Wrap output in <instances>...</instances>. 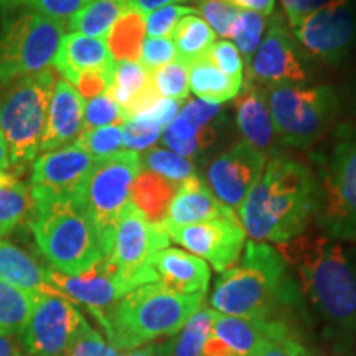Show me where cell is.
<instances>
[{"instance_id":"obj_19","label":"cell","mask_w":356,"mask_h":356,"mask_svg":"<svg viewBox=\"0 0 356 356\" xmlns=\"http://www.w3.org/2000/svg\"><path fill=\"white\" fill-rule=\"evenodd\" d=\"M84 99L66 79H56L48 106L47 124L40 142V152L68 147L83 132Z\"/></svg>"},{"instance_id":"obj_10","label":"cell","mask_w":356,"mask_h":356,"mask_svg":"<svg viewBox=\"0 0 356 356\" xmlns=\"http://www.w3.org/2000/svg\"><path fill=\"white\" fill-rule=\"evenodd\" d=\"M142 170L140 155L132 150L96 160L76 195L99 231L106 257L113 248L114 231L124 208L131 203V188Z\"/></svg>"},{"instance_id":"obj_3","label":"cell","mask_w":356,"mask_h":356,"mask_svg":"<svg viewBox=\"0 0 356 356\" xmlns=\"http://www.w3.org/2000/svg\"><path fill=\"white\" fill-rule=\"evenodd\" d=\"M210 302L218 314L289 323L302 307L300 289L286 259L277 249L252 239L244 246L241 262L218 277Z\"/></svg>"},{"instance_id":"obj_32","label":"cell","mask_w":356,"mask_h":356,"mask_svg":"<svg viewBox=\"0 0 356 356\" xmlns=\"http://www.w3.org/2000/svg\"><path fill=\"white\" fill-rule=\"evenodd\" d=\"M216 140V127L208 126L200 129L191 124L188 119L184 118L180 113L162 132L163 145L168 147L172 152L181 157H193L208 147L215 144Z\"/></svg>"},{"instance_id":"obj_6","label":"cell","mask_w":356,"mask_h":356,"mask_svg":"<svg viewBox=\"0 0 356 356\" xmlns=\"http://www.w3.org/2000/svg\"><path fill=\"white\" fill-rule=\"evenodd\" d=\"M55 83L53 68L0 83V132L17 170H24L40 152Z\"/></svg>"},{"instance_id":"obj_18","label":"cell","mask_w":356,"mask_h":356,"mask_svg":"<svg viewBox=\"0 0 356 356\" xmlns=\"http://www.w3.org/2000/svg\"><path fill=\"white\" fill-rule=\"evenodd\" d=\"M47 282L56 292L68 297L71 302L86 307L95 315V318L101 317L115 302L131 292V289L115 273V267L108 257H102L86 273L76 275L56 273L48 267Z\"/></svg>"},{"instance_id":"obj_1","label":"cell","mask_w":356,"mask_h":356,"mask_svg":"<svg viewBox=\"0 0 356 356\" xmlns=\"http://www.w3.org/2000/svg\"><path fill=\"white\" fill-rule=\"evenodd\" d=\"M318 204L317 177L305 163L275 155L239 208L252 241L284 244L304 234Z\"/></svg>"},{"instance_id":"obj_45","label":"cell","mask_w":356,"mask_h":356,"mask_svg":"<svg viewBox=\"0 0 356 356\" xmlns=\"http://www.w3.org/2000/svg\"><path fill=\"white\" fill-rule=\"evenodd\" d=\"M177 60V50L173 47L172 40L168 38H145L142 44L140 61L142 66L147 71H152L162 68L172 61Z\"/></svg>"},{"instance_id":"obj_33","label":"cell","mask_w":356,"mask_h":356,"mask_svg":"<svg viewBox=\"0 0 356 356\" xmlns=\"http://www.w3.org/2000/svg\"><path fill=\"white\" fill-rule=\"evenodd\" d=\"M215 310L200 307L184 327L167 338V356H202L204 343L211 333Z\"/></svg>"},{"instance_id":"obj_23","label":"cell","mask_w":356,"mask_h":356,"mask_svg":"<svg viewBox=\"0 0 356 356\" xmlns=\"http://www.w3.org/2000/svg\"><path fill=\"white\" fill-rule=\"evenodd\" d=\"M236 126L244 140L267 155L274 147L275 131L267 104L266 89L249 79L236 96Z\"/></svg>"},{"instance_id":"obj_12","label":"cell","mask_w":356,"mask_h":356,"mask_svg":"<svg viewBox=\"0 0 356 356\" xmlns=\"http://www.w3.org/2000/svg\"><path fill=\"white\" fill-rule=\"evenodd\" d=\"M170 238L162 225H154L129 203L124 208L114 231L113 248L108 259L115 273L131 289L157 282L152 259L159 251L168 248Z\"/></svg>"},{"instance_id":"obj_34","label":"cell","mask_w":356,"mask_h":356,"mask_svg":"<svg viewBox=\"0 0 356 356\" xmlns=\"http://www.w3.org/2000/svg\"><path fill=\"white\" fill-rule=\"evenodd\" d=\"M35 293L0 280V333L20 337L32 314Z\"/></svg>"},{"instance_id":"obj_2","label":"cell","mask_w":356,"mask_h":356,"mask_svg":"<svg viewBox=\"0 0 356 356\" xmlns=\"http://www.w3.org/2000/svg\"><path fill=\"white\" fill-rule=\"evenodd\" d=\"M277 251L322 322L340 335H355L356 252L325 234H300Z\"/></svg>"},{"instance_id":"obj_15","label":"cell","mask_w":356,"mask_h":356,"mask_svg":"<svg viewBox=\"0 0 356 356\" xmlns=\"http://www.w3.org/2000/svg\"><path fill=\"white\" fill-rule=\"evenodd\" d=\"M266 163L267 155L246 140L238 142L210 163L207 170L208 188L222 204L233 211L239 210L264 172Z\"/></svg>"},{"instance_id":"obj_50","label":"cell","mask_w":356,"mask_h":356,"mask_svg":"<svg viewBox=\"0 0 356 356\" xmlns=\"http://www.w3.org/2000/svg\"><path fill=\"white\" fill-rule=\"evenodd\" d=\"M181 109V101L168 99V97H159L152 106H149L144 113L137 114L136 118H144L147 121L157 124V126L165 129L173 119L177 118Z\"/></svg>"},{"instance_id":"obj_54","label":"cell","mask_w":356,"mask_h":356,"mask_svg":"<svg viewBox=\"0 0 356 356\" xmlns=\"http://www.w3.org/2000/svg\"><path fill=\"white\" fill-rule=\"evenodd\" d=\"M118 356H167L165 351V341L162 343H147L144 346H139V348H134V350H127V351H119Z\"/></svg>"},{"instance_id":"obj_35","label":"cell","mask_w":356,"mask_h":356,"mask_svg":"<svg viewBox=\"0 0 356 356\" xmlns=\"http://www.w3.org/2000/svg\"><path fill=\"white\" fill-rule=\"evenodd\" d=\"M140 165L175 184H184L195 175V167L188 159L167 149L145 150L140 157Z\"/></svg>"},{"instance_id":"obj_40","label":"cell","mask_w":356,"mask_h":356,"mask_svg":"<svg viewBox=\"0 0 356 356\" xmlns=\"http://www.w3.org/2000/svg\"><path fill=\"white\" fill-rule=\"evenodd\" d=\"M195 12L202 13V19L210 25V29L220 37H228L238 19L241 8L226 0H193Z\"/></svg>"},{"instance_id":"obj_14","label":"cell","mask_w":356,"mask_h":356,"mask_svg":"<svg viewBox=\"0 0 356 356\" xmlns=\"http://www.w3.org/2000/svg\"><path fill=\"white\" fill-rule=\"evenodd\" d=\"M163 229L172 241L188 249L200 259L210 262L220 274L239 261L246 239L239 220H213Z\"/></svg>"},{"instance_id":"obj_25","label":"cell","mask_w":356,"mask_h":356,"mask_svg":"<svg viewBox=\"0 0 356 356\" xmlns=\"http://www.w3.org/2000/svg\"><path fill=\"white\" fill-rule=\"evenodd\" d=\"M48 267L10 241L0 238V280L29 292L51 289L47 282Z\"/></svg>"},{"instance_id":"obj_47","label":"cell","mask_w":356,"mask_h":356,"mask_svg":"<svg viewBox=\"0 0 356 356\" xmlns=\"http://www.w3.org/2000/svg\"><path fill=\"white\" fill-rule=\"evenodd\" d=\"M119 351L114 350L99 333L92 330L91 327L86 328V332L78 338L73 348L68 351L66 356H118Z\"/></svg>"},{"instance_id":"obj_11","label":"cell","mask_w":356,"mask_h":356,"mask_svg":"<svg viewBox=\"0 0 356 356\" xmlns=\"http://www.w3.org/2000/svg\"><path fill=\"white\" fill-rule=\"evenodd\" d=\"M88 327L74 302L48 289L35 293L32 314L19 338L32 356H66Z\"/></svg>"},{"instance_id":"obj_17","label":"cell","mask_w":356,"mask_h":356,"mask_svg":"<svg viewBox=\"0 0 356 356\" xmlns=\"http://www.w3.org/2000/svg\"><path fill=\"white\" fill-rule=\"evenodd\" d=\"M251 81L269 84H293L307 79L297 44L286 22L275 15L267 25V33L248 63Z\"/></svg>"},{"instance_id":"obj_51","label":"cell","mask_w":356,"mask_h":356,"mask_svg":"<svg viewBox=\"0 0 356 356\" xmlns=\"http://www.w3.org/2000/svg\"><path fill=\"white\" fill-rule=\"evenodd\" d=\"M328 2H332V0H280L284 15H286L287 24L291 25L292 30L299 26L302 20L307 19L310 13L317 12Z\"/></svg>"},{"instance_id":"obj_38","label":"cell","mask_w":356,"mask_h":356,"mask_svg":"<svg viewBox=\"0 0 356 356\" xmlns=\"http://www.w3.org/2000/svg\"><path fill=\"white\" fill-rule=\"evenodd\" d=\"M74 145L83 149L96 160L106 159L109 155L121 152L124 147L122 127L121 126H106L97 129L83 131L74 140Z\"/></svg>"},{"instance_id":"obj_41","label":"cell","mask_w":356,"mask_h":356,"mask_svg":"<svg viewBox=\"0 0 356 356\" xmlns=\"http://www.w3.org/2000/svg\"><path fill=\"white\" fill-rule=\"evenodd\" d=\"M124 122H126V115L108 92L92 97L84 106L83 131L106 126H119V124Z\"/></svg>"},{"instance_id":"obj_9","label":"cell","mask_w":356,"mask_h":356,"mask_svg":"<svg viewBox=\"0 0 356 356\" xmlns=\"http://www.w3.org/2000/svg\"><path fill=\"white\" fill-rule=\"evenodd\" d=\"M66 25L37 12L17 10L0 30V83L51 68Z\"/></svg>"},{"instance_id":"obj_53","label":"cell","mask_w":356,"mask_h":356,"mask_svg":"<svg viewBox=\"0 0 356 356\" xmlns=\"http://www.w3.org/2000/svg\"><path fill=\"white\" fill-rule=\"evenodd\" d=\"M24 346L20 343V338L15 335L0 333V356H24Z\"/></svg>"},{"instance_id":"obj_44","label":"cell","mask_w":356,"mask_h":356,"mask_svg":"<svg viewBox=\"0 0 356 356\" xmlns=\"http://www.w3.org/2000/svg\"><path fill=\"white\" fill-rule=\"evenodd\" d=\"M208 58L211 63L221 70L226 76L233 78L234 81L243 83L244 79V60L239 55L238 48L231 42L226 40H220L211 44L210 51H208Z\"/></svg>"},{"instance_id":"obj_48","label":"cell","mask_w":356,"mask_h":356,"mask_svg":"<svg viewBox=\"0 0 356 356\" xmlns=\"http://www.w3.org/2000/svg\"><path fill=\"white\" fill-rule=\"evenodd\" d=\"M113 70H92L83 73L74 83L83 99H92L104 95L113 83Z\"/></svg>"},{"instance_id":"obj_20","label":"cell","mask_w":356,"mask_h":356,"mask_svg":"<svg viewBox=\"0 0 356 356\" xmlns=\"http://www.w3.org/2000/svg\"><path fill=\"white\" fill-rule=\"evenodd\" d=\"M211 335L220 340L234 356H248L262 341L299 337V333L293 323L284 320L243 318L218 314L215 310Z\"/></svg>"},{"instance_id":"obj_31","label":"cell","mask_w":356,"mask_h":356,"mask_svg":"<svg viewBox=\"0 0 356 356\" xmlns=\"http://www.w3.org/2000/svg\"><path fill=\"white\" fill-rule=\"evenodd\" d=\"M170 37L177 50V60L190 66L208 55L216 35L202 17L190 13L178 22Z\"/></svg>"},{"instance_id":"obj_22","label":"cell","mask_w":356,"mask_h":356,"mask_svg":"<svg viewBox=\"0 0 356 356\" xmlns=\"http://www.w3.org/2000/svg\"><path fill=\"white\" fill-rule=\"evenodd\" d=\"M157 282L177 293H207L210 284V267L191 252L165 248L152 259Z\"/></svg>"},{"instance_id":"obj_30","label":"cell","mask_w":356,"mask_h":356,"mask_svg":"<svg viewBox=\"0 0 356 356\" xmlns=\"http://www.w3.org/2000/svg\"><path fill=\"white\" fill-rule=\"evenodd\" d=\"M145 17L137 8H131L113 25L108 33V48L113 60L137 61L145 42Z\"/></svg>"},{"instance_id":"obj_29","label":"cell","mask_w":356,"mask_h":356,"mask_svg":"<svg viewBox=\"0 0 356 356\" xmlns=\"http://www.w3.org/2000/svg\"><path fill=\"white\" fill-rule=\"evenodd\" d=\"M134 7L132 0H91L68 22L70 30L92 38L108 37L109 30Z\"/></svg>"},{"instance_id":"obj_16","label":"cell","mask_w":356,"mask_h":356,"mask_svg":"<svg viewBox=\"0 0 356 356\" xmlns=\"http://www.w3.org/2000/svg\"><path fill=\"white\" fill-rule=\"evenodd\" d=\"M95 163L96 159L78 145L40 155L30 178L33 200L76 197Z\"/></svg>"},{"instance_id":"obj_55","label":"cell","mask_w":356,"mask_h":356,"mask_svg":"<svg viewBox=\"0 0 356 356\" xmlns=\"http://www.w3.org/2000/svg\"><path fill=\"white\" fill-rule=\"evenodd\" d=\"M184 2H193V0H132L134 8H137V10L144 13V15L157 10V8L172 6V3H180V6H184Z\"/></svg>"},{"instance_id":"obj_43","label":"cell","mask_w":356,"mask_h":356,"mask_svg":"<svg viewBox=\"0 0 356 356\" xmlns=\"http://www.w3.org/2000/svg\"><path fill=\"white\" fill-rule=\"evenodd\" d=\"M195 13L193 7L180 6V3H172L157 10L147 13L145 17V30L150 38H167L170 37L173 29L184 17Z\"/></svg>"},{"instance_id":"obj_7","label":"cell","mask_w":356,"mask_h":356,"mask_svg":"<svg viewBox=\"0 0 356 356\" xmlns=\"http://www.w3.org/2000/svg\"><path fill=\"white\" fill-rule=\"evenodd\" d=\"M318 163L315 220L325 236L356 243V127L341 126Z\"/></svg>"},{"instance_id":"obj_24","label":"cell","mask_w":356,"mask_h":356,"mask_svg":"<svg viewBox=\"0 0 356 356\" xmlns=\"http://www.w3.org/2000/svg\"><path fill=\"white\" fill-rule=\"evenodd\" d=\"M53 65L55 71L68 79L70 84H74L86 71L113 70L114 60L108 44L101 38L71 32L61 40Z\"/></svg>"},{"instance_id":"obj_39","label":"cell","mask_w":356,"mask_h":356,"mask_svg":"<svg viewBox=\"0 0 356 356\" xmlns=\"http://www.w3.org/2000/svg\"><path fill=\"white\" fill-rule=\"evenodd\" d=\"M152 84L159 96L184 102L188 97V66L184 61L175 60L162 68L152 71Z\"/></svg>"},{"instance_id":"obj_56","label":"cell","mask_w":356,"mask_h":356,"mask_svg":"<svg viewBox=\"0 0 356 356\" xmlns=\"http://www.w3.org/2000/svg\"><path fill=\"white\" fill-rule=\"evenodd\" d=\"M10 168V157H8V147L3 139L2 132H0V170H8Z\"/></svg>"},{"instance_id":"obj_28","label":"cell","mask_w":356,"mask_h":356,"mask_svg":"<svg viewBox=\"0 0 356 356\" xmlns=\"http://www.w3.org/2000/svg\"><path fill=\"white\" fill-rule=\"evenodd\" d=\"M188 84L198 99L218 106L234 99L243 88V83L226 76L208 56L200 58L188 66Z\"/></svg>"},{"instance_id":"obj_5","label":"cell","mask_w":356,"mask_h":356,"mask_svg":"<svg viewBox=\"0 0 356 356\" xmlns=\"http://www.w3.org/2000/svg\"><path fill=\"white\" fill-rule=\"evenodd\" d=\"M33 202L29 228L53 270L76 275L106 257L99 231L76 197Z\"/></svg>"},{"instance_id":"obj_36","label":"cell","mask_w":356,"mask_h":356,"mask_svg":"<svg viewBox=\"0 0 356 356\" xmlns=\"http://www.w3.org/2000/svg\"><path fill=\"white\" fill-rule=\"evenodd\" d=\"M267 20L264 15L256 12L241 10L238 19H236L233 29H231L229 38L233 40V44L241 51L244 61L249 63L252 55H254L257 48L264 37Z\"/></svg>"},{"instance_id":"obj_37","label":"cell","mask_w":356,"mask_h":356,"mask_svg":"<svg viewBox=\"0 0 356 356\" xmlns=\"http://www.w3.org/2000/svg\"><path fill=\"white\" fill-rule=\"evenodd\" d=\"M91 0H0V8L7 12L30 10L48 19L65 22L71 20Z\"/></svg>"},{"instance_id":"obj_21","label":"cell","mask_w":356,"mask_h":356,"mask_svg":"<svg viewBox=\"0 0 356 356\" xmlns=\"http://www.w3.org/2000/svg\"><path fill=\"white\" fill-rule=\"evenodd\" d=\"M213 220H238V216L213 195L203 180L193 175L178 186L162 226L175 228Z\"/></svg>"},{"instance_id":"obj_8","label":"cell","mask_w":356,"mask_h":356,"mask_svg":"<svg viewBox=\"0 0 356 356\" xmlns=\"http://www.w3.org/2000/svg\"><path fill=\"white\" fill-rule=\"evenodd\" d=\"M266 96L275 136L282 144L297 149H307L322 139L340 109V99L332 86L269 84Z\"/></svg>"},{"instance_id":"obj_26","label":"cell","mask_w":356,"mask_h":356,"mask_svg":"<svg viewBox=\"0 0 356 356\" xmlns=\"http://www.w3.org/2000/svg\"><path fill=\"white\" fill-rule=\"evenodd\" d=\"M178 184L150 170H140L131 188V203L154 225L165 221Z\"/></svg>"},{"instance_id":"obj_4","label":"cell","mask_w":356,"mask_h":356,"mask_svg":"<svg viewBox=\"0 0 356 356\" xmlns=\"http://www.w3.org/2000/svg\"><path fill=\"white\" fill-rule=\"evenodd\" d=\"M204 293H177L160 282L132 289L96 320L118 351L139 348L168 338L203 305Z\"/></svg>"},{"instance_id":"obj_49","label":"cell","mask_w":356,"mask_h":356,"mask_svg":"<svg viewBox=\"0 0 356 356\" xmlns=\"http://www.w3.org/2000/svg\"><path fill=\"white\" fill-rule=\"evenodd\" d=\"M180 114L188 119L191 124L203 129L211 126V122L221 114V108L218 104H211V102L197 97V99H190L186 102L184 108L180 109Z\"/></svg>"},{"instance_id":"obj_27","label":"cell","mask_w":356,"mask_h":356,"mask_svg":"<svg viewBox=\"0 0 356 356\" xmlns=\"http://www.w3.org/2000/svg\"><path fill=\"white\" fill-rule=\"evenodd\" d=\"M35 202L32 190L15 173L0 170V238L29 226Z\"/></svg>"},{"instance_id":"obj_42","label":"cell","mask_w":356,"mask_h":356,"mask_svg":"<svg viewBox=\"0 0 356 356\" xmlns=\"http://www.w3.org/2000/svg\"><path fill=\"white\" fill-rule=\"evenodd\" d=\"M163 127L147 121L144 118L127 119L122 126L124 147L132 152H145L152 147L159 137L162 136Z\"/></svg>"},{"instance_id":"obj_13","label":"cell","mask_w":356,"mask_h":356,"mask_svg":"<svg viewBox=\"0 0 356 356\" xmlns=\"http://www.w3.org/2000/svg\"><path fill=\"white\" fill-rule=\"evenodd\" d=\"M296 38L314 58L338 61L356 37V0H332L296 26Z\"/></svg>"},{"instance_id":"obj_52","label":"cell","mask_w":356,"mask_h":356,"mask_svg":"<svg viewBox=\"0 0 356 356\" xmlns=\"http://www.w3.org/2000/svg\"><path fill=\"white\" fill-rule=\"evenodd\" d=\"M226 2L233 3L238 8H244V10L261 13V15H270L275 8V0H226Z\"/></svg>"},{"instance_id":"obj_46","label":"cell","mask_w":356,"mask_h":356,"mask_svg":"<svg viewBox=\"0 0 356 356\" xmlns=\"http://www.w3.org/2000/svg\"><path fill=\"white\" fill-rule=\"evenodd\" d=\"M248 356H312L299 337H286L280 340H266Z\"/></svg>"}]
</instances>
